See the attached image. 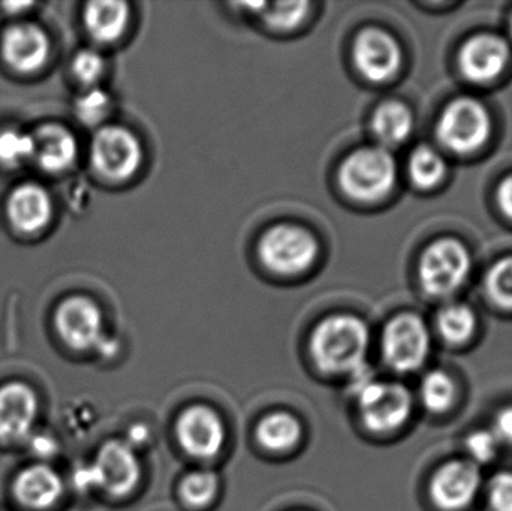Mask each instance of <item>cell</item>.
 <instances>
[{
	"label": "cell",
	"instance_id": "cell-1",
	"mask_svg": "<svg viewBox=\"0 0 512 511\" xmlns=\"http://www.w3.org/2000/svg\"><path fill=\"white\" fill-rule=\"evenodd\" d=\"M369 344L366 323L354 315L339 314L319 323L310 341V351L321 371L346 374L363 369Z\"/></svg>",
	"mask_w": 512,
	"mask_h": 511
},
{
	"label": "cell",
	"instance_id": "cell-2",
	"mask_svg": "<svg viewBox=\"0 0 512 511\" xmlns=\"http://www.w3.org/2000/svg\"><path fill=\"white\" fill-rule=\"evenodd\" d=\"M393 155L384 147L355 150L340 165L339 183L352 200L373 203L384 198L396 183Z\"/></svg>",
	"mask_w": 512,
	"mask_h": 511
},
{
	"label": "cell",
	"instance_id": "cell-3",
	"mask_svg": "<svg viewBox=\"0 0 512 511\" xmlns=\"http://www.w3.org/2000/svg\"><path fill=\"white\" fill-rule=\"evenodd\" d=\"M319 246L306 228L279 224L262 234L258 255L270 272L298 276L307 272L318 257Z\"/></svg>",
	"mask_w": 512,
	"mask_h": 511
},
{
	"label": "cell",
	"instance_id": "cell-4",
	"mask_svg": "<svg viewBox=\"0 0 512 511\" xmlns=\"http://www.w3.org/2000/svg\"><path fill=\"white\" fill-rule=\"evenodd\" d=\"M90 161L104 179L125 182L140 170L144 150L137 135L122 126H104L90 146Z\"/></svg>",
	"mask_w": 512,
	"mask_h": 511
},
{
	"label": "cell",
	"instance_id": "cell-5",
	"mask_svg": "<svg viewBox=\"0 0 512 511\" xmlns=\"http://www.w3.org/2000/svg\"><path fill=\"white\" fill-rule=\"evenodd\" d=\"M361 419L376 434H388L405 425L411 416L412 398L399 383L370 381L358 390Z\"/></svg>",
	"mask_w": 512,
	"mask_h": 511
},
{
	"label": "cell",
	"instance_id": "cell-6",
	"mask_svg": "<svg viewBox=\"0 0 512 511\" xmlns=\"http://www.w3.org/2000/svg\"><path fill=\"white\" fill-rule=\"evenodd\" d=\"M430 351V335L417 315L403 314L385 327L382 353L385 362L397 372H412L426 362Z\"/></svg>",
	"mask_w": 512,
	"mask_h": 511
},
{
	"label": "cell",
	"instance_id": "cell-7",
	"mask_svg": "<svg viewBox=\"0 0 512 511\" xmlns=\"http://www.w3.org/2000/svg\"><path fill=\"white\" fill-rule=\"evenodd\" d=\"M492 129L489 113L474 99L448 105L438 123L439 140L457 153H469L486 143Z\"/></svg>",
	"mask_w": 512,
	"mask_h": 511
},
{
	"label": "cell",
	"instance_id": "cell-8",
	"mask_svg": "<svg viewBox=\"0 0 512 511\" xmlns=\"http://www.w3.org/2000/svg\"><path fill=\"white\" fill-rule=\"evenodd\" d=\"M469 269L471 258L462 243L439 240L427 249L421 260V284L432 296H448L465 282Z\"/></svg>",
	"mask_w": 512,
	"mask_h": 511
},
{
	"label": "cell",
	"instance_id": "cell-9",
	"mask_svg": "<svg viewBox=\"0 0 512 511\" xmlns=\"http://www.w3.org/2000/svg\"><path fill=\"white\" fill-rule=\"evenodd\" d=\"M60 339L75 351L98 350L105 339L101 309L87 297L65 300L54 315Z\"/></svg>",
	"mask_w": 512,
	"mask_h": 511
},
{
	"label": "cell",
	"instance_id": "cell-10",
	"mask_svg": "<svg viewBox=\"0 0 512 511\" xmlns=\"http://www.w3.org/2000/svg\"><path fill=\"white\" fill-rule=\"evenodd\" d=\"M35 390L21 381L0 386V443L15 446L32 435L38 419Z\"/></svg>",
	"mask_w": 512,
	"mask_h": 511
},
{
	"label": "cell",
	"instance_id": "cell-11",
	"mask_svg": "<svg viewBox=\"0 0 512 511\" xmlns=\"http://www.w3.org/2000/svg\"><path fill=\"white\" fill-rule=\"evenodd\" d=\"M98 489L123 497L137 486L141 470L135 450L122 441H110L99 449L92 464Z\"/></svg>",
	"mask_w": 512,
	"mask_h": 511
},
{
	"label": "cell",
	"instance_id": "cell-12",
	"mask_svg": "<svg viewBox=\"0 0 512 511\" xmlns=\"http://www.w3.org/2000/svg\"><path fill=\"white\" fill-rule=\"evenodd\" d=\"M354 62L358 71L373 83L390 80L400 66V47L390 33L366 29L354 42Z\"/></svg>",
	"mask_w": 512,
	"mask_h": 511
},
{
	"label": "cell",
	"instance_id": "cell-13",
	"mask_svg": "<svg viewBox=\"0 0 512 511\" xmlns=\"http://www.w3.org/2000/svg\"><path fill=\"white\" fill-rule=\"evenodd\" d=\"M481 473L471 461H453L439 468L430 483L436 506L448 511L465 509L477 497Z\"/></svg>",
	"mask_w": 512,
	"mask_h": 511
},
{
	"label": "cell",
	"instance_id": "cell-14",
	"mask_svg": "<svg viewBox=\"0 0 512 511\" xmlns=\"http://www.w3.org/2000/svg\"><path fill=\"white\" fill-rule=\"evenodd\" d=\"M177 435L185 452L194 458H213L225 443L224 423L207 407L186 410L177 423Z\"/></svg>",
	"mask_w": 512,
	"mask_h": 511
},
{
	"label": "cell",
	"instance_id": "cell-15",
	"mask_svg": "<svg viewBox=\"0 0 512 511\" xmlns=\"http://www.w3.org/2000/svg\"><path fill=\"white\" fill-rule=\"evenodd\" d=\"M12 495L24 509L47 511L63 497V480L50 465H29L15 476Z\"/></svg>",
	"mask_w": 512,
	"mask_h": 511
},
{
	"label": "cell",
	"instance_id": "cell-16",
	"mask_svg": "<svg viewBox=\"0 0 512 511\" xmlns=\"http://www.w3.org/2000/svg\"><path fill=\"white\" fill-rule=\"evenodd\" d=\"M50 53L47 35L30 23L15 24L2 39V54L11 68L18 72L38 71Z\"/></svg>",
	"mask_w": 512,
	"mask_h": 511
},
{
	"label": "cell",
	"instance_id": "cell-17",
	"mask_svg": "<svg viewBox=\"0 0 512 511\" xmlns=\"http://www.w3.org/2000/svg\"><path fill=\"white\" fill-rule=\"evenodd\" d=\"M508 56L510 50L504 39L478 35L469 39L460 51V68L469 80L487 83L504 71Z\"/></svg>",
	"mask_w": 512,
	"mask_h": 511
},
{
	"label": "cell",
	"instance_id": "cell-18",
	"mask_svg": "<svg viewBox=\"0 0 512 511\" xmlns=\"http://www.w3.org/2000/svg\"><path fill=\"white\" fill-rule=\"evenodd\" d=\"M8 213L18 230L35 233L50 221V197L42 186L24 183L9 197Z\"/></svg>",
	"mask_w": 512,
	"mask_h": 511
},
{
	"label": "cell",
	"instance_id": "cell-19",
	"mask_svg": "<svg viewBox=\"0 0 512 511\" xmlns=\"http://www.w3.org/2000/svg\"><path fill=\"white\" fill-rule=\"evenodd\" d=\"M35 158L45 171L59 173L74 164L78 147L74 135L57 125L44 126L35 135Z\"/></svg>",
	"mask_w": 512,
	"mask_h": 511
},
{
	"label": "cell",
	"instance_id": "cell-20",
	"mask_svg": "<svg viewBox=\"0 0 512 511\" xmlns=\"http://www.w3.org/2000/svg\"><path fill=\"white\" fill-rule=\"evenodd\" d=\"M131 20V9L125 2H90L84 11V24L95 41L110 44L122 38Z\"/></svg>",
	"mask_w": 512,
	"mask_h": 511
},
{
	"label": "cell",
	"instance_id": "cell-21",
	"mask_svg": "<svg viewBox=\"0 0 512 511\" xmlns=\"http://www.w3.org/2000/svg\"><path fill=\"white\" fill-rule=\"evenodd\" d=\"M411 131V111L399 102H385L373 114L372 132L384 149L400 146Z\"/></svg>",
	"mask_w": 512,
	"mask_h": 511
},
{
	"label": "cell",
	"instance_id": "cell-22",
	"mask_svg": "<svg viewBox=\"0 0 512 511\" xmlns=\"http://www.w3.org/2000/svg\"><path fill=\"white\" fill-rule=\"evenodd\" d=\"M256 438L270 452L282 453L297 446L301 438V426L295 417L286 413L270 414L256 429Z\"/></svg>",
	"mask_w": 512,
	"mask_h": 511
},
{
	"label": "cell",
	"instance_id": "cell-23",
	"mask_svg": "<svg viewBox=\"0 0 512 511\" xmlns=\"http://www.w3.org/2000/svg\"><path fill=\"white\" fill-rule=\"evenodd\" d=\"M438 329L445 341L450 344H463L474 333V312L459 303L445 306L438 315Z\"/></svg>",
	"mask_w": 512,
	"mask_h": 511
},
{
	"label": "cell",
	"instance_id": "cell-24",
	"mask_svg": "<svg viewBox=\"0 0 512 511\" xmlns=\"http://www.w3.org/2000/svg\"><path fill=\"white\" fill-rule=\"evenodd\" d=\"M421 399L432 413L447 411L456 399V386L450 375L444 371L429 372L421 383Z\"/></svg>",
	"mask_w": 512,
	"mask_h": 511
},
{
	"label": "cell",
	"instance_id": "cell-25",
	"mask_svg": "<svg viewBox=\"0 0 512 511\" xmlns=\"http://www.w3.org/2000/svg\"><path fill=\"white\" fill-rule=\"evenodd\" d=\"M409 173L415 185L420 188H432L444 177V159L430 147H418L409 161Z\"/></svg>",
	"mask_w": 512,
	"mask_h": 511
},
{
	"label": "cell",
	"instance_id": "cell-26",
	"mask_svg": "<svg viewBox=\"0 0 512 511\" xmlns=\"http://www.w3.org/2000/svg\"><path fill=\"white\" fill-rule=\"evenodd\" d=\"M218 476L212 471H195L183 479L180 494L189 506L203 507L218 494Z\"/></svg>",
	"mask_w": 512,
	"mask_h": 511
},
{
	"label": "cell",
	"instance_id": "cell-27",
	"mask_svg": "<svg viewBox=\"0 0 512 511\" xmlns=\"http://www.w3.org/2000/svg\"><path fill=\"white\" fill-rule=\"evenodd\" d=\"M111 110L113 98L99 87H92L75 101V114L86 125H99L110 116Z\"/></svg>",
	"mask_w": 512,
	"mask_h": 511
},
{
	"label": "cell",
	"instance_id": "cell-28",
	"mask_svg": "<svg viewBox=\"0 0 512 511\" xmlns=\"http://www.w3.org/2000/svg\"><path fill=\"white\" fill-rule=\"evenodd\" d=\"M309 2L265 3L261 12L265 23L277 30H291L300 26L309 14Z\"/></svg>",
	"mask_w": 512,
	"mask_h": 511
},
{
	"label": "cell",
	"instance_id": "cell-29",
	"mask_svg": "<svg viewBox=\"0 0 512 511\" xmlns=\"http://www.w3.org/2000/svg\"><path fill=\"white\" fill-rule=\"evenodd\" d=\"M35 156L33 135L20 131H5L0 134V162L18 165Z\"/></svg>",
	"mask_w": 512,
	"mask_h": 511
},
{
	"label": "cell",
	"instance_id": "cell-30",
	"mask_svg": "<svg viewBox=\"0 0 512 511\" xmlns=\"http://www.w3.org/2000/svg\"><path fill=\"white\" fill-rule=\"evenodd\" d=\"M487 288L502 308L512 309V258L499 261L487 276Z\"/></svg>",
	"mask_w": 512,
	"mask_h": 511
},
{
	"label": "cell",
	"instance_id": "cell-31",
	"mask_svg": "<svg viewBox=\"0 0 512 511\" xmlns=\"http://www.w3.org/2000/svg\"><path fill=\"white\" fill-rule=\"evenodd\" d=\"M72 72L81 83L93 86L105 72V60L96 50H81L72 60Z\"/></svg>",
	"mask_w": 512,
	"mask_h": 511
},
{
	"label": "cell",
	"instance_id": "cell-32",
	"mask_svg": "<svg viewBox=\"0 0 512 511\" xmlns=\"http://www.w3.org/2000/svg\"><path fill=\"white\" fill-rule=\"evenodd\" d=\"M466 449L475 465L487 464L498 455L499 440L493 431H477L469 435Z\"/></svg>",
	"mask_w": 512,
	"mask_h": 511
},
{
	"label": "cell",
	"instance_id": "cell-33",
	"mask_svg": "<svg viewBox=\"0 0 512 511\" xmlns=\"http://www.w3.org/2000/svg\"><path fill=\"white\" fill-rule=\"evenodd\" d=\"M489 501L495 511H512V473L493 477L489 486Z\"/></svg>",
	"mask_w": 512,
	"mask_h": 511
},
{
	"label": "cell",
	"instance_id": "cell-34",
	"mask_svg": "<svg viewBox=\"0 0 512 511\" xmlns=\"http://www.w3.org/2000/svg\"><path fill=\"white\" fill-rule=\"evenodd\" d=\"M493 432L498 437L499 443L502 441V443L511 444L512 446V407L499 411Z\"/></svg>",
	"mask_w": 512,
	"mask_h": 511
},
{
	"label": "cell",
	"instance_id": "cell-35",
	"mask_svg": "<svg viewBox=\"0 0 512 511\" xmlns=\"http://www.w3.org/2000/svg\"><path fill=\"white\" fill-rule=\"evenodd\" d=\"M499 206L512 218V177H508L501 183L498 189Z\"/></svg>",
	"mask_w": 512,
	"mask_h": 511
},
{
	"label": "cell",
	"instance_id": "cell-36",
	"mask_svg": "<svg viewBox=\"0 0 512 511\" xmlns=\"http://www.w3.org/2000/svg\"><path fill=\"white\" fill-rule=\"evenodd\" d=\"M146 443H149V429L143 425H137L131 428L126 444H128L131 449L135 450V447H143Z\"/></svg>",
	"mask_w": 512,
	"mask_h": 511
},
{
	"label": "cell",
	"instance_id": "cell-37",
	"mask_svg": "<svg viewBox=\"0 0 512 511\" xmlns=\"http://www.w3.org/2000/svg\"><path fill=\"white\" fill-rule=\"evenodd\" d=\"M511 29H512V18H511Z\"/></svg>",
	"mask_w": 512,
	"mask_h": 511
}]
</instances>
